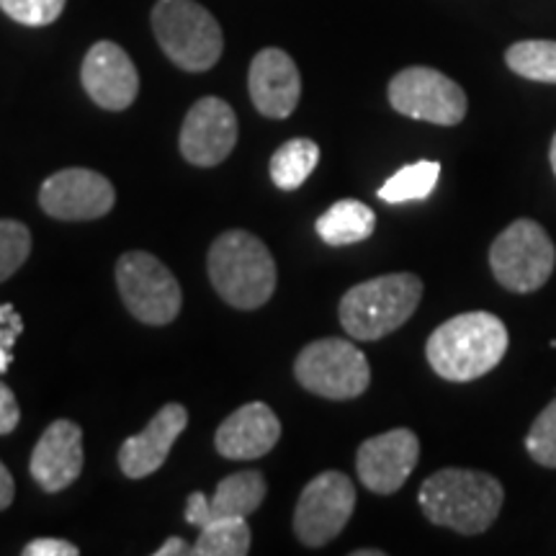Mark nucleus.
<instances>
[{"label":"nucleus","mask_w":556,"mask_h":556,"mask_svg":"<svg viewBox=\"0 0 556 556\" xmlns=\"http://www.w3.org/2000/svg\"><path fill=\"white\" fill-rule=\"evenodd\" d=\"M294 377L307 392L325 400H356L371 384V366L358 345L343 338H323L302 348Z\"/></svg>","instance_id":"7"},{"label":"nucleus","mask_w":556,"mask_h":556,"mask_svg":"<svg viewBox=\"0 0 556 556\" xmlns=\"http://www.w3.org/2000/svg\"><path fill=\"white\" fill-rule=\"evenodd\" d=\"M389 103L402 116L438 127H456L469 109L464 88L433 67L400 70L389 83Z\"/></svg>","instance_id":"9"},{"label":"nucleus","mask_w":556,"mask_h":556,"mask_svg":"<svg viewBox=\"0 0 556 556\" xmlns=\"http://www.w3.org/2000/svg\"><path fill=\"white\" fill-rule=\"evenodd\" d=\"M548 163H552V170H554V176H556V135L552 139V150H548Z\"/></svg>","instance_id":"33"},{"label":"nucleus","mask_w":556,"mask_h":556,"mask_svg":"<svg viewBox=\"0 0 556 556\" xmlns=\"http://www.w3.org/2000/svg\"><path fill=\"white\" fill-rule=\"evenodd\" d=\"M315 229L319 238L332 248L353 245V242L371 238L374 229H377V214H374V208L366 206L364 201L343 199L336 201V204L317 219Z\"/></svg>","instance_id":"20"},{"label":"nucleus","mask_w":556,"mask_h":556,"mask_svg":"<svg viewBox=\"0 0 556 556\" xmlns=\"http://www.w3.org/2000/svg\"><path fill=\"white\" fill-rule=\"evenodd\" d=\"M114 201L116 191L111 180L88 168L52 173L39 189V206L62 222L101 219L114 208Z\"/></svg>","instance_id":"11"},{"label":"nucleus","mask_w":556,"mask_h":556,"mask_svg":"<svg viewBox=\"0 0 556 556\" xmlns=\"http://www.w3.org/2000/svg\"><path fill=\"white\" fill-rule=\"evenodd\" d=\"M319 163V148L312 139L296 137L283 142L270 157V178L281 191L302 189Z\"/></svg>","instance_id":"21"},{"label":"nucleus","mask_w":556,"mask_h":556,"mask_svg":"<svg viewBox=\"0 0 556 556\" xmlns=\"http://www.w3.org/2000/svg\"><path fill=\"white\" fill-rule=\"evenodd\" d=\"M507 336L505 323L492 312H464L446 319L428 338V364L446 381H475L505 358Z\"/></svg>","instance_id":"1"},{"label":"nucleus","mask_w":556,"mask_h":556,"mask_svg":"<svg viewBox=\"0 0 556 556\" xmlns=\"http://www.w3.org/2000/svg\"><path fill=\"white\" fill-rule=\"evenodd\" d=\"M420 462V441L413 430L394 428L361 443L356 456L358 479L377 495H394L402 490Z\"/></svg>","instance_id":"13"},{"label":"nucleus","mask_w":556,"mask_h":556,"mask_svg":"<svg viewBox=\"0 0 556 556\" xmlns=\"http://www.w3.org/2000/svg\"><path fill=\"white\" fill-rule=\"evenodd\" d=\"M356 507V486L343 471H323L304 486L294 510V533L304 546L317 548L338 539Z\"/></svg>","instance_id":"10"},{"label":"nucleus","mask_w":556,"mask_h":556,"mask_svg":"<svg viewBox=\"0 0 556 556\" xmlns=\"http://www.w3.org/2000/svg\"><path fill=\"white\" fill-rule=\"evenodd\" d=\"M422 281L415 274H387L348 289L340 299V325L351 338L374 340L400 330L415 315Z\"/></svg>","instance_id":"4"},{"label":"nucleus","mask_w":556,"mask_h":556,"mask_svg":"<svg viewBox=\"0 0 556 556\" xmlns=\"http://www.w3.org/2000/svg\"><path fill=\"white\" fill-rule=\"evenodd\" d=\"M152 31L173 65L186 73H206L225 50L222 26L197 0H157Z\"/></svg>","instance_id":"5"},{"label":"nucleus","mask_w":556,"mask_h":556,"mask_svg":"<svg viewBox=\"0 0 556 556\" xmlns=\"http://www.w3.org/2000/svg\"><path fill=\"white\" fill-rule=\"evenodd\" d=\"M208 278L235 309H258L276 291V261L266 242L245 229H229L208 250Z\"/></svg>","instance_id":"3"},{"label":"nucleus","mask_w":556,"mask_h":556,"mask_svg":"<svg viewBox=\"0 0 556 556\" xmlns=\"http://www.w3.org/2000/svg\"><path fill=\"white\" fill-rule=\"evenodd\" d=\"M505 62L520 78L556 86V41L552 39L516 41L507 47Z\"/></svg>","instance_id":"22"},{"label":"nucleus","mask_w":556,"mask_h":556,"mask_svg":"<svg viewBox=\"0 0 556 556\" xmlns=\"http://www.w3.org/2000/svg\"><path fill=\"white\" fill-rule=\"evenodd\" d=\"M29 471L45 492L73 484L83 471V430L73 420H54L34 448Z\"/></svg>","instance_id":"16"},{"label":"nucleus","mask_w":556,"mask_h":556,"mask_svg":"<svg viewBox=\"0 0 556 556\" xmlns=\"http://www.w3.org/2000/svg\"><path fill=\"white\" fill-rule=\"evenodd\" d=\"M24 556H78V546L62 539H34L24 546Z\"/></svg>","instance_id":"29"},{"label":"nucleus","mask_w":556,"mask_h":556,"mask_svg":"<svg viewBox=\"0 0 556 556\" xmlns=\"http://www.w3.org/2000/svg\"><path fill=\"white\" fill-rule=\"evenodd\" d=\"M80 83L96 106L124 111L139 93V75L135 62L114 41H96L80 67Z\"/></svg>","instance_id":"14"},{"label":"nucleus","mask_w":556,"mask_h":556,"mask_svg":"<svg viewBox=\"0 0 556 556\" xmlns=\"http://www.w3.org/2000/svg\"><path fill=\"white\" fill-rule=\"evenodd\" d=\"M24 332V319L9 302H0V377L13 364V345Z\"/></svg>","instance_id":"28"},{"label":"nucleus","mask_w":556,"mask_h":556,"mask_svg":"<svg viewBox=\"0 0 556 556\" xmlns=\"http://www.w3.org/2000/svg\"><path fill=\"white\" fill-rule=\"evenodd\" d=\"M417 500L430 523L451 528L462 536H479L497 520L505 490L484 471L441 469L422 482Z\"/></svg>","instance_id":"2"},{"label":"nucleus","mask_w":556,"mask_h":556,"mask_svg":"<svg viewBox=\"0 0 556 556\" xmlns=\"http://www.w3.org/2000/svg\"><path fill=\"white\" fill-rule=\"evenodd\" d=\"M438 176H441V163L435 160H420V163L405 165V168L394 173L379 189V199L389 204H402V201L428 199L433 193Z\"/></svg>","instance_id":"24"},{"label":"nucleus","mask_w":556,"mask_h":556,"mask_svg":"<svg viewBox=\"0 0 556 556\" xmlns=\"http://www.w3.org/2000/svg\"><path fill=\"white\" fill-rule=\"evenodd\" d=\"M189 426V413L178 402H170L148 422V428L139 435H131L124 441L119 451V467L124 477L144 479L163 467L168 458L173 443Z\"/></svg>","instance_id":"17"},{"label":"nucleus","mask_w":556,"mask_h":556,"mask_svg":"<svg viewBox=\"0 0 556 556\" xmlns=\"http://www.w3.org/2000/svg\"><path fill=\"white\" fill-rule=\"evenodd\" d=\"M67 0H0V9L16 24L50 26L65 11Z\"/></svg>","instance_id":"27"},{"label":"nucleus","mask_w":556,"mask_h":556,"mask_svg":"<svg viewBox=\"0 0 556 556\" xmlns=\"http://www.w3.org/2000/svg\"><path fill=\"white\" fill-rule=\"evenodd\" d=\"M238 144V116L227 101L206 96L186 114L180 127V155L199 168H214L232 155Z\"/></svg>","instance_id":"12"},{"label":"nucleus","mask_w":556,"mask_h":556,"mask_svg":"<svg viewBox=\"0 0 556 556\" xmlns=\"http://www.w3.org/2000/svg\"><path fill=\"white\" fill-rule=\"evenodd\" d=\"M381 554H384V552H379V548H377V552H371V548H361V552H353V556H381Z\"/></svg>","instance_id":"34"},{"label":"nucleus","mask_w":556,"mask_h":556,"mask_svg":"<svg viewBox=\"0 0 556 556\" xmlns=\"http://www.w3.org/2000/svg\"><path fill=\"white\" fill-rule=\"evenodd\" d=\"M184 554H191V548H189V544H186V541L180 539V536H170V539L165 541V544L160 546L157 552H155V556H184Z\"/></svg>","instance_id":"32"},{"label":"nucleus","mask_w":556,"mask_h":556,"mask_svg":"<svg viewBox=\"0 0 556 556\" xmlns=\"http://www.w3.org/2000/svg\"><path fill=\"white\" fill-rule=\"evenodd\" d=\"M21 420V409L16 402V394L0 381V435H9L16 430Z\"/></svg>","instance_id":"30"},{"label":"nucleus","mask_w":556,"mask_h":556,"mask_svg":"<svg viewBox=\"0 0 556 556\" xmlns=\"http://www.w3.org/2000/svg\"><path fill=\"white\" fill-rule=\"evenodd\" d=\"M250 528L245 518L212 520L199 531L197 544L191 546L193 556H245L250 552Z\"/></svg>","instance_id":"23"},{"label":"nucleus","mask_w":556,"mask_h":556,"mask_svg":"<svg viewBox=\"0 0 556 556\" xmlns=\"http://www.w3.org/2000/svg\"><path fill=\"white\" fill-rule=\"evenodd\" d=\"M281 438V422L266 402H248L222 422L214 446L232 462H253L266 456Z\"/></svg>","instance_id":"18"},{"label":"nucleus","mask_w":556,"mask_h":556,"mask_svg":"<svg viewBox=\"0 0 556 556\" xmlns=\"http://www.w3.org/2000/svg\"><path fill=\"white\" fill-rule=\"evenodd\" d=\"M556 248L539 222L516 219L490 248V268L497 283L513 294H531L552 278Z\"/></svg>","instance_id":"6"},{"label":"nucleus","mask_w":556,"mask_h":556,"mask_svg":"<svg viewBox=\"0 0 556 556\" xmlns=\"http://www.w3.org/2000/svg\"><path fill=\"white\" fill-rule=\"evenodd\" d=\"M116 287L129 315L144 325H168L184 307L178 278L155 255L131 250L116 263Z\"/></svg>","instance_id":"8"},{"label":"nucleus","mask_w":556,"mask_h":556,"mask_svg":"<svg viewBox=\"0 0 556 556\" xmlns=\"http://www.w3.org/2000/svg\"><path fill=\"white\" fill-rule=\"evenodd\" d=\"M13 495H16V484H13L9 467L0 462V510H5L13 503Z\"/></svg>","instance_id":"31"},{"label":"nucleus","mask_w":556,"mask_h":556,"mask_svg":"<svg viewBox=\"0 0 556 556\" xmlns=\"http://www.w3.org/2000/svg\"><path fill=\"white\" fill-rule=\"evenodd\" d=\"M526 451L533 462L556 469V400L541 409L526 438Z\"/></svg>","instance_id":"26"},{"label":"nucleus","mask_w":556,"mask_h":556,"mask_svg":"<svg viewBox=\"0 0 556 556\" xmlns=\"http://www.w3.org/2000/svg\"><path fill=\"white\" fill-rule=\"evenodd\" d=\"M253 106L268 119H287L302 99V75L296 62L283 50L268 47L253 58L248 75Z\"/></svg>","instance_id":"15"},{"label":"nucleus","mask_w":556,"mask_h":556,"mask_svg":"<svg viewBox=\"0 0 556 556\" xmlns=\"http://www.w3.org/2000/svg\"><path fill=\"white\" fill-rule=\"evenodd\" d=\"M31 253V232L24 222L0 219V283L24 266Z\"/></svg>","instance_id":"25"},{"label":"nucleus","mask_w":556,"mask_h":556,"mask_svg":"<svg viewBox=\"0 0 556 556\" xmlns=\"http://www.w3.org/2000/svg\"><path fill=\"white\" fill-rule=\"evenodd\" d=\"M263 497H266V479L261 471H238L222 479L212 497H206L204 492H191L184 516L199 528L222 518H248L250 513L258 510Z\"/></svg>","instance_id":"19"}]
</instances>
